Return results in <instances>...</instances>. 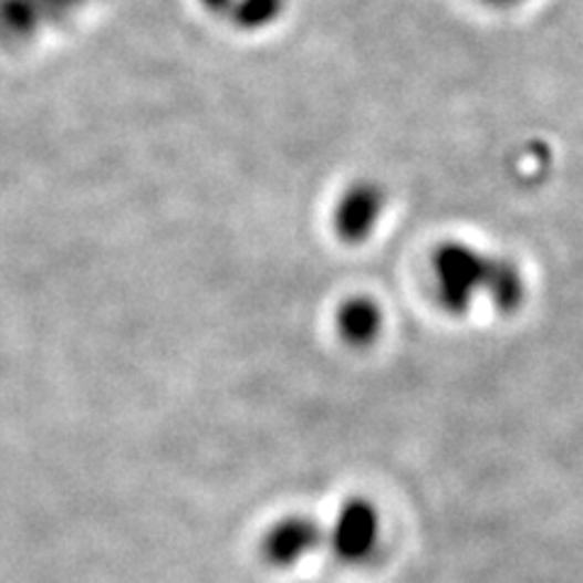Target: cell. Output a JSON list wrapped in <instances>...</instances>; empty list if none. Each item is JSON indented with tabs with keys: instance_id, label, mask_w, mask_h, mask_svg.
Masks as SVG:
<instances>
[{
	"instance_id": "obj_1",
	"label": "cell",
	"mask_w": 583,
	"mask_h": 583,
	"mask_svg": "<svg viewBox=\"0 0 583 583\" xmlns=\"http://www.w3.org/2000/svg\"><path fill=\"white\" fill-rule=\"evenodd\" d=\"M436 290L445 309L460 314L479 294H489L499 309H516L525 300V280L503 258H491L471 246H443L436 260Z\"/></svg>"
},
{
	"instance_id": "obj_2",
	"label": "cell",
	"mask_w": 583,
	"mask_h": 583,
	"mask_svg": "<svg viewBox=\"0 0 583 583\" xmlns=\"http://www.w3.org/2000/svg\"><path fill=\"white\" fill-rule=\"evenodd\" d=\"M379 542V516L375 506L367 501H351L339 513L336 530H333V544L339 554L348 562L367 560Z\"/></svg>"
},
{
	"instance_id": "obj_3",
	"label": "cell",
	"mask_w": 583,
	"mask_h": 583,
	"mask_svg": "<svg viewBox=\"0 0 583 583\" xmlns=\"http://www.w3.org/2000/svg\"><path fill=\"white\" fill-rule=\"evenodd\" d=\"M79 0H3L0 3V34L8 40H28L46 22H56Z\"/></svg>"
},
{
	"instance_id": "obj_4",
	"label": "cell",
	"mask_w": 583,
	"mask_h": 583,
	"mask_svg": "<svg viewBox=\"0 0 583 583\" xmlns=\"http://www.w3.org/2000/svg\"><path fill=\"white\" fill-rule=\"evenodd\" d=\"M382 212V197L375 190H355L345 197L339 209V231L343 239L360 241L375 229Z\"/></svg>"
},
{
	"instance_id": "obj_5",
	"label": "cell",
	"mask_w": 583,
	"mask_h": 583,
	"mask_svg": "<svg viewBox=\"0 0 583 583\" xmlns=\"http://www.w3.org/2000/svg\"><path fill=\"white\" fill-rule=\"evenodd\" d=\"M339 324H341V333L351 343L367 345L379 336L384 316L382 309L375 302L365 300V296H357V300H351L341 309Z\"/></svg>"
},
{
	"instance_id": "obj_6",
	"label": "cell",
	"mask_w": 583,
	"mask_h": 583,
	"mask_svg": "<svg viewBox=\"0 0 583 583\" xmlns=\"http://www.w3.org/2000/svg\"><path fill=\"white\" fill-rule=\"evenodd\" d=\"M319 542V530L306 520H292L275 530L270 538V552L278 562H294L309 550H314Z\"/></svg>"
},
{
	"instance_id": "obj_7",
	"label": "cell",
	"mask_w": 583,
	"mask_h": 583,
	"mask_svg": "<svg viewBox=\"0 0 583 583\" xmlns=\"http://www.w3.org/2000/svg\"><path fill=\"white\" fill-rule=\"evenodd\" d=\"M280 8V0H243L241 6H236L229 15L239 28L253 30L260 24L270 22V18H275V12Z\"/></svg>"
}]
</instances>
